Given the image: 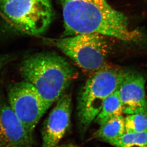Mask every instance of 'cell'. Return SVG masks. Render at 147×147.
Masks as SVG:
<instances>
[{
	"label": "cell",
	"instance_id": "1",
	"mask_svg": "<svg viewBox=\"0 0 147 147\" xmlns=\"http://www.w3.org/2000/svg\"><path fill=\"white\" fill-rule=\"evenodd\" d=\"M65 34L97 33L126 42L135 41L140 32L129 28L127 17L107 0H61Z\"/></svg>",
	"mask_w": 147,
	"mask_h": 147
},
{
	"label": "cell",
	"instance_id": "2",
	"mask_svg": "<svg viewBox=\"0 0 147 147\" xmlns=\"http://www.w3.org/2000/svg\"><path fill=\"white\" fill-rule=\"evenodd\" d=\"M19 71L23 80L36 89L48 109L78 76V71L72 64L52 52L37 53L25 58Z\"/></svg>",
	"mask_w": 147,
	"mask_h": 147
},
{
	"label": "cell",
	"instance_id": "3",
	"mask_svg": "<svg viewBox=\"0 0 147 147\" xmlns=\"http://www.w3.org/2000/svg\"><path fill=\"white\" fill-rule=\"evenodd\" d=\"M127 70L107 65L94 73L86 82L78 95L76 108L81 134L88 131L106 98L118 90Z\"/></svg>",
	"mask_w": 147,
	"mask_h": 147
},
{
	"label": "cell",
	"instance_id": "4",
	"mask_svg": "<svg viewBox=\"0 0 147 147\" xmlns=\"http://www.w3.org/2000/svg\"><path fill=\"white\" fill-rule=\"evenodd\" d=\"M0 13L16 30L40 36L53 18L51 0H0Z\"/></svg>",
	"mask_w": 147,
	"mask_h": 147
},
{
	"label": "cell",
	"instance_id": "5",
	"mask_svg": "<svg viewBox=\"0 0 147 147\" xmlns=\"http://www.w3.org/2000/svg\"><path fill=\"white\" fill-rule=\"evenodd\" d=\"M105 37L97 33H83L46 40L82 69L94 74L107 65L109 46Z\"/></svg>",
	"mask_w": 147,
	"mask_h": 147
},
{
	"label": "cell",
	"instance_id": "6",
	"mask_svg": "<svg viewBox=\"0 0 147 147\" xmlns=\"http://www.w3.org/2000/svg\"><path fill=\"white\" fill-rule=\"evenodd\" d=\"M6 97L17 117L33 136L38 123L48 110L36 89L24 80L15 82L8 86Z\"/></svg>",
	"mask_w": 147,
	"mask_h": 147
},
{
	"label": "cell",
	"instance_id": "7",
	"mask_svg": "<svg viewBox=\"0 0 147 147\" xmlns=\"http://www.w3.org/2000/svg\"><path fill=\"white\" fill-rule=\"evenodd\" d=\"M72 97L64 93L44 121L42 132V147H58L69 128L72 113Z\"/></svg>",
	"mask_w": 147,
	"mask_h": 147
},
{
	"label": "cell",
	"instance_id": "8",
	"mask_svg": "<svg viewBox=\"0 0 147 147\" xmlns=\"http://www.w3.org/2000/svg\"><path fill=\"white\" fill-rule=\"evenodd\" d=\"M33 136L21 123L0 90V147H33Z\"/></svg>",
	"mask_w": 147,
	"mask_h": 147
},
{
	"label": "cell",
	"instance_id": "9",
	"mask_svg": "<svg viewBox=\"0 0 147 147\" xmlns=\"http://www.w3.org/2000/svg\"><path fill=\"white\" fill-rule=\"evenodd\" d=\"M145 80L142 75L127 70L118 90L123 113H147V100L145 91Z\"/></svg>",
	"mask_w": 147,
	"mask_h": 147
},
{
	"label": "cell",
	"instance_id": "10",
	"mask_svg": "<svg viewBox=\"0 0 147 147\" xmlns=\"http://www.w3.org/2000/svg\"><path fill=\"white\" fill-rule=\"evenodd\" d=\"M100 126L93 135V138L107 143L120 137L126 133L125 118L122 115L113 118Z\"/></svg>",
	"mask_w": 147,
	"mask_h": 147
},
{
	"label": "cell",
	"instance_id": "11",
	"mask_svg": "<svg viewBox=\"0 0 147 147\" xmlns=\"http://www.w3.org/2000/svg\"><path fill=\"white\" fill-rule=\"evenodd\" d=\"M122 104L118 90L110 95L104 102L95 122L100 125L113 118L122 115Z\"/></svg>",
	"mask_w": 147,
	"mask_h": 147
},
{
	"label": "cell",
	"instance_id": "12",
	"mask_svg": "<svg viewBox=\"0 0 147 147\" xmlns=\"http://www.w3.org/2000/svg\"><path fill=\"white\" fill-rule=\"evenodd\" d=\"M108 143L115 147H147V130L136 133H125Z\"/></svg>",
	"mask_w": 147,
	"mask_h": 147
},
{
	"label": "cell",
	"instance_id": "13",
	"mask_svg": "<svg viewBox=\"0 0 147 147\" xmlns=\"http://www.w3.org/2000/svg\"><path fill=\"white\" fill-rule=\"evenodd\" d=\"M126 133H136L147 130V113L128 115L125 118Z\"/></svg>",
	"mask_w": 147,
	"mask_h": 147
},
{
	"label": "cell",
	"instance_id": "14",
	"mask_svg": "<svg viewBox=\"0 0 147 147\" xmlns=\"http://www.w3.org/2000/svg\"><path fill=\"white\" fill-rule=\"evenodd\" d=\"M14 58L13 53L0 54V71L4 66L12 62Z\"/></svg>",
	"mask_w": 147,
	"mask_h": 147
},
{
	"label": "cell",
	"instance_id": "15",
	"mask_svg": "<svg viewBox=\"0 0 147 147\" xmlns=\"http://www.w3.org/2000/svg\"><path fill=\"white\" fill-rule=\"evenodd\" d=\"M58 147H80L79 146H76L75 145L71 144H69L64 145H62V146H60Z\"/></svg>",
	"mask_w": 147,
	"mask_h": 147
},
{
	"label": "cell",
	"instance_id": "16",
	"mask_svg": "<svg viewBox=\"0 0 147 147\" xmlns=\"http://www.w3.org/2000/svg\"></svg>",
	"mask_w": 147,
	"mask_h": 147
}]
</instances>
